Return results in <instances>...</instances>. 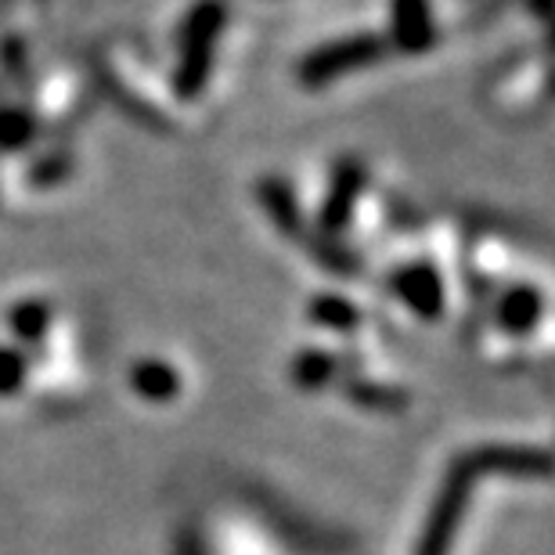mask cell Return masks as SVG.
Listing matches in <instances>:
<instances>
[{
	"label": "cell",
	"mask_w": 555,
	"mask_h": 555,
	"mask_svg": "<svg viewBox=\"0 0 555 555\" xmlns=\"http://www.w3.org/2000/svg\"><path fill=\"white\" fill-rule=\"evenodd\" d=\"M224 26H228V8L220 0H203L188 15V26L181 33V62H177V83H181V94L188 102H195L203 94L206 80L214 76Z\"/></svg>",
	"instance_id": "cell-2"
},
{
	"label": "cell",
	"mask_w": 555,
	"mask_h": 555,
	"mask_svg": "<svg viewBox=\"0 0 555 555\" xmlns=\"http://www.w3.org/2000/svg\"><path fill=\"white\" fill-rule=\"evenodd\" d=\"M102 83L116 94L119 105H127L130 113L144 124H177L173 113V98L166 91V83L159 76H149V65L138 51L124 48H105L102 51Z\"/></svg>",
	"instance_id": "cell-1"
},
{
	"label": "cell",
	"mask_w": 555,
	"mask_h": 555,
	"mask_svg": "<svg viewBox=\"0 0 555 555\" xmlns=\"http://www.w3.org/2000/svg\"><path fill=\"white\" fill-rule=\"evenodd\" d=\"M130 386L141 401H152V404H166L181 393V375H177L173 364H166L159 358H149L130 369Z\"/></svg>",
	"instance_id": "cell-11"
},
{
	"label": "cell",
	"mask_w": 555,
	"mask_h": 555,
	"mask_svg": "<svg viewBox=\"0 0 555 555\" xmlns=\"http://www.w3.org/2000/svg\"><path fill=\"white\" fill-rule=\"evenodd\" d=\"M310 318L318 321V325H325L332 332H353L361 325V310L347 304V299L339 296H314V304H310Z\"/></svg>",
	"instance_id": "cell-14"
},
{
	"label": "cell",
	"mask_w": 555,
	"mask_h": 555,
	"mask_svg": "<svg viewBox=\"0 0 555 555\" xmlns=\"http://www.w3.org/2000/svg\"><path fill=\"white\" fill-rule=\"evenodd\" d=\"M545 54L541 59H519L516 65L498 73V80L491 87L494 105L505 116H530V108L545 102L548 91V73H545Z\"/></svg>",
	"instance_id": "cell-6"
},
{
	"label": "cell",
	"mask_w": 555,
	"mask_h": 555,
	"mask_svg": "<svg viewBox=\"0 0 555 555\" xmlns=\"http://www.w3.org/2000/svg\"><path fill=\"white\" fill-rule=\"evenodd\" d=\"M476 480H483L480 473V462L476 454H459L448 469V480H443L440 494H437V505L426 519V530H422V541H418V552L415 555H448L454 545V534L462 527V516L469 508V494Z\"/></svg>",
	"instance_id": "cell-3"
},
{
	"label": "cell",
	"mask_w": 555,
	"mask_h": 555,
	"mask_svg": "<svg viewBox=\"0 0 555 555\" xmlns=\"http://www.w3.org/2000/svg\"><path fill=\"white\" fill-rule=\"evenodd\" d=\"M11 332L22 339V343H43L48 339V328H51V307L43 299H26V304L11 307Z\"/></svg>",
	"instance_id": "cell-13"
},
{
	"label": "cell",
	"mask_w": 555,
	"mask_h": 555,
	"mask_svg": "<svg viewBox=\"0 0 555 555\" xmlns=\"http://www.w3.org/2000/svg\"><path fill=\"white\" fill-rule=\"evenodd\" d=\"M390 285L418 318L433 321L443 314V274L433 260H401L393 268Z\"/></svg>",
	"instance_id": "cell-7"
},
{
	"label": "cell",
	"mask_w": 555,
	"mask_h": 555,
	"mask_svg": "<svg viewBox=\"0 0 555 555\" xmlns=\"http://www.w3.org/2000/svg\"><path fill=\"white\" fill-rule=\"evenodd\" d=\"M473 454H476V462H480L483 476L548 480V473H552L548 451H541V448H498V443H487V448H476Z\"/></svg>",
	"instance_id": "cell-8"
},
{
	"label": "cell",
	"mask_w": 555,
	"mask_h": 555,
	"mask_svg": "<svg viewBox=\"0 0 555 555\" xmlns=\"http://www.w3.org/2000/svg\"><path fill=\"white\" fill-rule=\"evenodd\" d=\"M386 51L390 48H386L383 33L379 37H372V33H364V37H343L336 43H325V48L310 51L304 59V65H299V80H304L307 87L336 83V80H343V76L369 69V65L379 62Z\"/></svg>",
	"instance_id": "cell-4"
},
{
	"label": "cell",
	"mask_w": 555,
	"mask_h": 555,
	"mask_svg": "<svg viewBox=\"0 0 555 555\" xmlns=\"http://www.w3.org/2000/svg\"><path fill=\"white\" fill-rule=\"evenodd\" d=\"M541 314H545V293L538 285H513L498 296L494 321L508 336H530L538 328Z\"/></svg>",
	"instance_id": "cell-9"
},
{
	"label": "cell",
	"mask_w": 555,
	"mask_h": 555,
	"mask_svg": "<svg viewBox=\"0 0 555 555\" xmlns=\"http://www.w3.org/2000/svg\"><path fill=\"white\" fill-rule=\"evenodd\" d=\"M339 390L347 401L361 404V408H372V412H401L408 408V397L401 386H390V383H375V379H358V375H347L339 379Z\"/></svg>",
	"instance_id": "cell-12"
},
{
	"label": "cell",
	"mask_w": 555,
	"mask_h": 555,
	"mask_svg": "<svg viewBox=\"0 0 555 555\" xmlns=\"http://www.w3.org/2000/svg\"><path fill=\"white\" fill-rule=\"evenodd\" d=\"M26 353L18 347H0V397H15L26 386Z\"/></svg>",
	"instance_id": "cell-15"
},
{
	"label": "cell",
	"mask_w": 555,
	"mask_h": 555,
	"mask_svg": "<svg viewBox=\"0 0 555 555\" xmlns=\"http://www.w3.org/2000/svg\"><path fill=\"white\" fill-rule=\"evenodd\" d=\"M350 369H358V364H350L347 358H339V353L332 350H304L299 358L293 361V383L299 390H328V386H336L339 379H347Z\"/></svg>",
	"instance_id": "cell-10"
},
{
	"label": "cell",
	"mask_w": 555,
	"mask_h": 555,
	"mask_svg": "<svg viewBox=\"0 0 555 555\" xmlns=\"http://www.w3.org/2000/svg\"><path fill=\"white\" fill-rule=\"evenodd\" d=\"M448 37V15L437 8V0H393L390 29L383 33L386 48L422 54L437 48Z\"/></svg>",
	"instance_id": "cell-5"
}]
</instances>
